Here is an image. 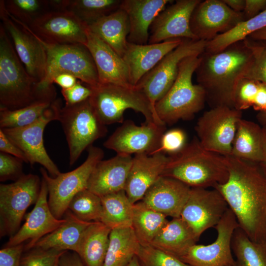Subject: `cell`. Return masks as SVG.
Masks as SVG:
<instances>
[{
  "label": "cell",
  "instance_id": "cell-30",
  "mask_svg": "<svg viewBox=\"0 0 266 266\" xmlns=\"http://www.w3.org/2000/svg\"><path fill=\"white\" fill-rule=\"evenodd\" d=\"M118 55L123 57L127 48L130 26L126 12L119 8L88 26Z\"/></svg>",
  "mask_w": 266,
  "mask_h": 266
},
{
  "label": "cell",
  "instance_id": "cell-9",
  "mask_svg": "<svg viewBox=\"0 0 266 266\" xmlns=\"http://www.w3.org/2000/svg\"><path fill=\"white\" fill-rule=\"evenodd\" d=\"M85 161L72 171L61 173L53 177L43 167L40 169L47 184L48 204L54 216L61 219L68 209L73 198L79 192L88 188V182L96 165L102 160L104 152L100 147L92 145L88 149Z\"/></svg>",
  "mask_w": 266,
  "mask_h": 266
},
{
  "label": "cell",
  "instance_id": "cell-40",
  "mask_svg": "<svg viewBox=\"0 0 266 266\" xmlns=\"http://www.w3.org/2000/svg\"><path fill=\"white\" fill-rule=\"evenodd\" d=\"M3 2L8 14L26 25L52 11L49 0H6Z\"/></svg>",
  "mask_w": 266,
  "mask_h": 266
},
{
  "label": "cell",
  "instance_id": "cell-11",
  "mask_svg": "<svg viewBox=\"0 0 266 266\" xmlns=\"http://www.w3.org/2000/svg\"><path fill=\"white\" fill-rule=\"evenodd\" d=\"M207 41L183 39L182 43L166 54L135 86L141 90L154 106L168 91L175 82L179 66L185 58L200 55L205 51Z\"/></svg>",
  "mask_w": 266,
  "mask_h": 266
},
{
  "label": "cell",
  "instance_id": "cell-5",
  "mask_svg": "<svg viewBox=\"0 0 266 266\" xmlns=\"http://www.w3.org/2000/svg\"><path fill=\"white\" fill-rule=\"evenodd\" d=\"M200 59V55L183 59L173 84L155 103L157 117L166 125L180 120H190L203 108L206 102L204 91L200 85L192 82L193 75Z\"/></svg>",
  "mask_w": 266,
  "mask_h": 266
},
{
  "label": "cell",
  "instance_id": "cell-45",
  "mask_svg": "<svg viewBox=\"0 0 266 266\" xmlns=\"http://www.w3.org/2000/svg\"><path fill=\"white\" fill-rule=\"evenodd\" d=\"M64 252L33 248L22 256L21 266H54Z\"/></svg>",
  "mask_w": 266,
  "mask_h": 266
},
{
  "label": "cell",
  "instance_id": "cell-47",
  "mask_svg": "<svg viewBox=\"0 0 266 266\" xmlns=\"http://www.w3.org/2000/svg\"><path fill=\"white\" fill-rule=\"evenodd\" d=\"M23 161L14 156L0 152V181L16 180L23 173Z\"/></svg>",
  "mask_w": 266,
  "mask_h": 266
},
{
  "label": "cell",
  "instance_id": "cell-28",
  "mask_svg": "<svg viewBox=\"0 0 266 266\" xmlns=\"http://www.w3.org/2000/svg\"><path fill=\"white\" fill-rule=\"evenodd\" d=\"M64 215L65 222L55 230L41 238L33 248L61 251L69 250L78 253L83 236L92 222L79 219L68 209Z\"/></svg>",
  "mask_w": 266,
  "mask_h": 266
},
{
  "label": "cell",
  "instance_id": "cell-57",
  "mask_svg": "<svg viewBox=\"0 0 266 266\" xmlns=\"http://www.w3.org/2000/svg\"><path fill=\"white\" fill-rule=\"evenodd\" d=\"M263 127V152L264 158L263 161L260 163L266 173V127Z\"/></svg>",
  "mask_w": 266,
  "mask_h": 266
},
{
  "label": "cell",
  "instance_id": "cell-41",
  "mask_svg": "<svg viewBox=\"0 0 266 266\" xmlns=\"http://www.w3.org/2000/svg\"><path fill=\"white\" fill-rule=\"evenodd\" d=\"M68 209L86 222H100L102 206L101 198L88 189L78 193L71 200Z\"/></svg>",
  "mask_w": 266,
  "mask_h": 266
},
{
  "label": "cell",
  "instance_id": "cell-15",
  "mask_svg": "<svg viewBox=\"0 0 266 266\" xmlns=\"http://www.w3.org/2000/svg\"><path fill=\"white\" fill-rule=\"evenodd\" d=\"M239 227L234 213L229 208L215 227L217 236L208 245L195 244L180 259L191 266H236L232 253V241Z\"/></svg>",
  "mask_w": 266,
  "mask_h": 266
},
{
  "label": "cell",
  "instance_id": "cell-26",
  "mask_svg": "<svg viewBox=\"0 0 266 266\" xmlns=\"http://www.w3.org/2000/svg\"><path fill=\"white\" fill-rule=\"evenodd\" d=\"M183 39H174L144 45L128 42L122 58L128 68L131 85L134 87L166 54L179 46Z\"/></svg>",
  "mask_w": 266,
  "mask_h": 266
},
{
  "label": "cell",
  "instance_id": "cell-29",
  "mask_svg": "<svg viewBox=\"0 0 266 266\" xmlns=\"http://www.w3.org/2000/svg\"><path fill=\"white\" fill-rule=\"evenodd\" d=\"M199 239L181 217L173 218L163 227L150 245L180 259Z\"/></svg>",
  "mask_w": 266,
  "mask_h": 266
},
{
  "label": "cell",
  "instance_id": "cell-51",
  "mask_svg": "<svg viewBox=\"0 0 266 266\" xmlns=\"http://www.w3.org/2000/svg\"><path fill=\"white\" fill-rule=\"evenodd\" d=\"M266 9V0H245L243 12L245 20L253 18Z\"/></svg>",
  "mask_w": 266,
  "mask_h": 266
},
{
  "label": "cell",
  "instance_id": "cell-18",
  "mask_svg": "<svg viewBox=\"0 0 266 266\" xmlns=\"http://www.w3.org/2000/svg\"><path fill=\"white\" fill-rule=\"evenodd\" d=\"M26 26L48 43L86 45L87 42L88 25L68 10L48 11Z\"/></svg>",
  "mask_w": 266,
  "mask_h": 266
},
{
  "label": "cell",
  "instance_id": "cell-60",
  "mask_svg": "<svg viewBox=\"0 0 266 266\" xmlns=\"http://www.w3.org/2000/svg\"><path fill=\"white\" fill-rule=\"evenodd\" d=\"M59 260L55 264L54 266H60L59 265Z\"/></svg>",
  "mask_w": 266,
  "mask_h": 266
},
{
  "label": "cell",
  "instance_id": "cell-1",
  "mask_svg": "<svg viewBox=\"0 0 266 266\" xmlns=\"http://www.w3.org/2000/svg\"><path fill=\"white\" fill-rule=\"evenodd\" d=\"M228 180L216 186L234 213L239 227L266 248V173L260 163L226 157Z\"/></svg>",
  "mask_w": 266,
  "mask_h": 266
},
{
  "label": "cell",
  "instance_id": "cell-42",
  "mask_svg": "<svg viewBox=\"0 0 266 266\" xmlns=\"http://www.w3.org/2000/svg\"><path fill=\"white\" fill-rule=\"evenodd\" d=\"M242 41L252 56L250 65L243 78L256 80L266 85V41L249 37Z\"/></svg>",
  "mask_w": 266,
  "mask_h": 266
},
{
  "label": "cell",
  "instance_id": "cell-32",
  "mask_svg": "<svg viewBox=\"0 0 266 266\" xmlns=\"http://www.w3.org/2000/svg\"><path fill=\"white\" fill-rule=\"evenodd\" d=\"M111 231L101 222H92L88 227L77 254L84 266H103Z\"/></svg>",
  "mask_w": 266,
  "mask_h": 266
},
{
  "label": "cell",
  "instance_id": "cell-7",
  "mask_svg": "<svg viewBox=\"0 0 266 266\" xmlns=\"http://www.w3.org/2000/svg\"><path fill=\"white\" fill-rule=\"evenodd\" d=\"M92 88L91 102L105 125L122 123L124 113L129 109L141 113L145 122L165 125L159 119L147 96L136 87L99 84Z\"/></svg>",
  "mask_w": 266,
  "mask_h": 266
},
{
  "label": "cell",
  "instance_id": "cell-48",
  "mask_svg": "<svg viewBox=\"0 0 266 266\" xmlns=\"http://www.w3.org/2000/svg\"><path fill=\"white\" fill-rule=\"evenodd\" d=\"M80 80L72 87L62 89L61 93L66 101L65 105H72L81 103L90 99L93 94V88Z\"/></svg>",
  "mask_w": 266,
  "mask_h": 266
},
{
  "label": "cell",
  "instance_id": "cell-12",
  "mask_svg": "<svg viewBox=\"0 0 266 266\" xmlns=\"http://www.w3.org/2000/svg\"><path fill=\"white\" fill-rule=\"evenodd\" d=\"M61 101L56 100L35 122L25 127L1 129L5 134L25 154L31 166L37 163L43 166L51 176L61 173L58 167L47 153L43 142V132L46 125L59 121Z\"/></svg>",
  "mask_w": 266,
  "mask_h": 266
},
{
  "label": "cell",
  "instance_id": "cell-46",
  "mask_svg": "<svg viewBox=\"0 0 266 266\" xmlns=\"http://www.w3.org/2000/svg\"><path fill=\"white\" fill-rule=\"evenodd\" d=\"M187 143L185 132L180 128H174L163 133L155 154L162 153L170 156L178 152Z\"/></svg>",
  "mask_w": 266,
  "mask_h": 266
},
{
  "label": "cell",
  "instance_id": "cell-3",
  "mask_svg": "<svg viewBox=\"0 0 266 266\" xmlns=\"http://www.w3.org/2000/svg\"><path fill=\"white\" fill-rule=\"evenodd\" d=\"M162 176L177 179L191 188H214L228 180L226 157L205 149L194 136L180 151L168 156Z\"/></svg>",
  "mask_w": 266,
  "mask_h": 266
},
{
  "label": "cell",
  "instance_id": "cell-25",
  "mask_svg": "<svg viewBox=\"0 0 266 266\" xmlns=\"http://www.w3.org/2000/svg\"><path fill=\"white\" fill-rule=\"evenodd\" d=\"M132 161V155L123 154L100 161L91 175L87 189L100 197L125 190Z\"/></svg>",
  "mask_w": 266,
  "mask_h": 266
},
{
  "label": "cell",
  "instance_id": "cell-10",
  "mask_svg": "<svg viewBox=\"0 0 266 266\" xmlns=\"http://www.w3.org/2000/svg\"><path fill=\"white\" fill-rule=\"evenodd\" d=\"M41 184L38 176L30 173L0 185V237H11L17 232L26 211L38 198Z\"/></svg>",
  "mask_w": 266,
  "mask_h": 266
},
{
  "label": "cell",
  "instance_id": "cell-2",
  "mask_svg": "<svg viewBox=\"0 0 266 266\" xmlns=\"http://www.w3.org/2000/svg\"><path fill=\"white\" fill-rule=\"evenodd\" d=\"M195 70L198 84L204 91L211 108L233 107V96L238 81L244 77L252 61L250 49L243 41L216 53L204 52Z\"/></svg>",
  "mask_w": 266,
  "mask_h": 266
},
{
  "label": "cell",
  "instance_id": "cell-39",
  "mask_svg": "<svg viewBox=\"0 0 266 266\" xmlns=\"http://www.w3.org/2000/svg\"><path fill=\"white\" fill-rule=\"evenodd\" d=\"M122 0H69L67 10L87 25L120 8Z\"/></svg>",
  "mask_w": 266,
  "mask_h": 266
},
{
  "label": "cell",
  "instance_id": "cell-53",
  "mask_svg": "<svg viewBox=\"0 0 266 266\" xmlns=\"http://www.w3.org/2000/svg\"><path fill=\"white\" fill-rule=\"evenodd\" d=\"M78 79L74 75L62 73L58 74L53 80V83L60 86L62 89H67L73 87L77 82Z\"/></svg>",
  "mask_w": 266,
  "mask_h": 266
},
{
  "label": "cell",
  "instance_id": "cell-27",
  "mask_svg": "<svg viewBox=\"0 0 266 266\" xmlns=\"http://www.w3.org/2000/svg\"><path fill=\"white\" fill-rule=\"evenodd\" d=\"M170 0H122L120 8L127 13L130 30L128 42L144 45L148 43L150 28Z\"/></svg>",
  "mask_w": 266,
  "mask_h": 266
},
{
  "label": "cell",
  "instance_id": "cell-8",
  "mask_svg": "<svg viewBox=\"0 0 266 266\" xmlns=\"http://www.w3.org/2000/svg\"><path fill=\"white\" fill-rule=\"evenodd\" d=\"M59 121L66 135L70 166L78 160L85 150L97 139L105 136L107 132L106 125L99 118L90 98L78 104L62 107Z\"/></svg>",
  "mask_w": 266,
  "mask_h": 266
},
{
  "label": "cell",
  "instance_id": "cell-21",
  "mask_svg": "<svg viewBox=\"0 0 266 266\" xmlns=\"http://www.w3.org/2000/svg\"><path fill=\"white\" fill-rule=\"evenodd\" d=\"M48 190L45 180L42 178L38 198L33 209L25 216V222L16 233L10 237L5 246L23 243L24 251L32 249L41 238L51 233L66 221L65 218H56L52 213L48 201Z\"/></svg>",
  "mask_w": 266,
  "mask_h": 266
},
{
  "label": "cell",
  "instance_id": "cell-33",
  "mask_svg": "<svg viewBox=\"0 0 266 266\" xmlns=\"http://www.w3.org/2000/svg\"><path fill=\"white\" fill-rule=\"evenodd\" d=\"M140 246L132 227L112 229L103 266H127Z\"/></svg>",
  "mask_w": 266,
  "mask_h": 266
},
{
  "label": "cell",
  "instance_id": "cell-49",
  "mask_svg": "<svg viewBox=\"0 0 266 266\" xmlns=\"http://www.w3.org/2000/svg\"><path fill=\"white\" fill-rule=\"evenodd\" d=\"M23 243L5 246L0 250V266H21Z\"/></svg>",
  "mask_w": 266,
  "mask_h": 266
},
{
  "label": "cell",
  "instance_id": "cell-37",
  "mask_svg": "<svg viewBox=\"0 0 266 266\" xmlns=\"http://www.w3.org/2000/svg\"><path fill=\"white\" fill-rule=\"evenodd\" d=\"M232 249L236 266H266V248L252 241L239 227L233 232Z\"/></svg>",
  "mask_w": 266,
  "mask_h": 266
},
{
  "label": "cell",
  "instance_id": "cell-4",
  "mask_svg": "<svg viewBox=\"0 0 266 266\" xmlns=\"http://www.w3.org/2000/svg\"><path fill=\"white\" fill-rule=\"evenodd\" d=\"M38 83L27 72L2 24L0 25V109H19L41 100L45 96Z\"/></svg>",
  "mask_w": 266,
  "mask_h": 266
},
{
  "label": "cell",
  "instance_id": "cell-23",
  "mask_svg": "<svg viewBox=\"0 0 266 266\" xmlns=\"http://www.w3.org/2000/svg\"><path fill=\"white\" fill-rule=\"evenodd\" d=\"M191 188L173 178L161 176L141 200L155 210L173 218L180 217Z\"/></svg>",
  "mask_w": 266,
  "mask_h": 266
},
{
  "label": "cell",
  "instance_id": "cell-44",
  "mask_svg": "<svg viewBox=\"0 0 266 266\" xmlns=\"http://www.w3.org/2000/svg\"><path fill=\"white\" fill-rule=\"evenodd\" d=\"M260 82L246 78L237 83L233 96V107L242 111L252 106Z\"/></svg>",
  "mask_w": 266,
  "mask_h": 266
},
{
  "label": "cell",
  "instance_id": "cell-20",
  "mask_svg": "<svg viewBox=\"0 0 266 266\" xmlns=\"http://www.w3.org/2000/svg\"><path fill=\"white\" fill-rule=\"evenodd\" d=\"M200 0H178L167 5L156 17L149 29L148 44L174 39H197L192 33L190 21Z\"/></svg>",
  "mask_w": 266,
  "mask_h": 266
},
{
  "label": "cell",
  "instance_id": "cell-24",
  "mask_svg": "<svg viewBox=\"0 0 266 266\" xmlns=\"http://www.w3.org/2000/svg\"><path fill=\"white\" fill-rule=\"evenodd\" d=\"M167 161L168 156L162 153L151 155L136 154L133 157L125 190L133 204L141 200L149 188L162 176Z\"/></svg>",
  "mask_w": 266,
  "mask_h": 266
},
{
  "label": "cell",
  "instance_id": "cell-55",
  "mask_svg": "<svg viewBox=\"0 0 266 266\" xmlns=\"http://www.w3.org/2000/svg\"><path fill=\"white\" fill-rule=\"evenodd\" d=\"M225 3L235 12H243L245 0H223Z\"/></svg>",
  "mask_w": 266,
  "mask_h": 266
},
{
  "label": "cell",
  "instance_id": "cell-58",
  "mask_svg": "<svg viewBox=\"0 0 266 266\" xmlns=\"http://www.w3.org/2000/svg\"><path fill=\"white\" fill-rule=\"evenodd\" d=\"M256 117L261 126L266 127V111L259 112Z\"/></svg>",
  "mask_w": 266,
  "mask_h": 266
},
{
  "label": "cell",
  "instance_id": "cell-6",
  "mask_svg": "<svg viewBox=\"0 0 266 266\" xmlns=\"http://www.w3.org/2000/svg\"><path fill=\"white\" fill-rule=\"evenodd\" d=\"M30 31L41 43L46 53L45 75L43 79L38 84L40 93L46 96L56 95L53 80L58 74L62 73L71 74L92 88L99 85L97 69L91 54L86 45L48 43Z\"/></svg>",
  "mask_w": 266,
  "mask_h": 266
},
{
  "label": "cell",
  "instance_id": "cell-56",
  "mask_svg": "<svg viewBox=\"0 0 266 266\" xmlns=\"http://www.w3.org/2000/svg\"><path fill=\"white\" fill-rule=\"evenodd\" d=\"M248 37L254 40L266 41V28L251 34Z\"/></svg>",
  "mask_w": 266,
  "mask_h": 266
},
{
  "label": "cell",
  "instance_id": "cell-38",
  "mask_svg": "<svg viewBox=\"0 0 266 266\" xmlns=\"http://www.w3.org/2000/svg\"><path fill=\"white\" fill-rule=\"evenodd\" d=\"M55 100H41L15 110L0 109V129L21 128L33 123Z\"/></svg>",
  "mask_w": 266,
  "mask_h": 266
},
{
  "label": "cell",
  "instance_id": "cell-14",
  "mask_svg": "<svg viewBox=\"0 0 266 266\" xmlns=\"http://www.w3.org/2000/svg\"><path fill=\"white\" fill-rule=\"evenodd\" d=\"M0 18L27 72L39 83L44 78L46 69L44 47L25 25L8 14L3 0L0 1Z\"/></svg>",
  "mask_w": 266,
  "mask_h": 266
},
{
  "label": "cell",
  "instance_id": "cell-31",
  "mask_svg": "<svg viewBox=\"0 0 266 266\" xmlns=\"http://www.w3.org/2000/svg\"><path fill=\"white\" fill-rule=\"evenodd\" d=\"M231 156L261 163L264 158L263 127L253 121L241 119L237 124Z\"/></svg>",
  "mask_w": 266,
  "mask_h": 266
},
{
  "label": "cell",
  "instance_id": "cell-52",
  "mask_svg": "<svg viewBox=\"0 0 266 266\" xmlns=\"http://www.w3.org/2000/svg\"><path fill=\"white\" fill-rule=\"evenodd\" d=\"M60 266H84L81 258L75 252L65 251L59 259Z\"/></svg>",
  "mask_w": 266,
  "mask_h": 266
},
{
  "label": "cell",
  "instance_id": "cell-35",
  "mask_svg": "<svg viewBox=\"0 0 266 266\" xmlns=\"http://www.w3.org/2000/svg\"><path fill=\"white\" fill-rule=\"evenodd\" d=\"M102 211L100 222L112 229L132 227L133 204L125 190L100 197Z\"/></svg>",
  "mask_w": 266,
  "mask_h": 266
},
{
  "label": "cell",
  "instance_id": "cell-43",
  "mask_svg": "<svg viewBox=\"0 0 266 266\" xmlns=\"http://www.w3.org/2000/svg\"><path fill=\"white\" fill-rule=\"evenodd\" d=\"M137 256L142 266H191L178 258L151 245L141 246Z\"/></svg>",
  "mask_w": 266,
  "mask_h": 266
},
{
  "label": "cell",
  "instance_id": "cell-16",
  "mask_svg": "<svg viewBox=\"0 0 266 266\" xmlns=\"http://www.w3.org/2000/svg\"><path fill=\"white\" fill-rule=\"evenodd\" d=\"M166 126L147 122L138 126L133 120H127L109 136L103 146L117 154L151 155L159 149Z\"/></svg>",
  "mask_w": 266,
  "mask_h": 266
},
{
  "label": "cell",
  "instance_id": "cell-13",
  "mask_svg": "<svg viewBox=\"0 0 266 266\" xmlns=\"http://www.w3.org/2000/svg\"><path fill=\"white\" fill-rule=\"evenodd\" d=\"M242 111L228 106L211 108L199 118L195 130L205 149L227 157L231 155L232 144Z\"/></svg>",
  "mask_w": 266,
  "mask_h": 266
},
{
  "label": "cell",
  "instance_id": "cell-36",
  "mask_svg": "<svg viewBox=\"0 0 266 266\" xmlns=\"http://www.w3.org/2000/svg\"><path fill=\"white\" fill-rule=\"evenodd\" d=\"M266 28V9L255 17L245 20L228 32L207 41L205 52L216 53L235 43L241 41L251 34Z\"/></svg>",
  "mask_w": 266,
  "mask_h": 266
},
{
  "label": "cell",
  "instance_id": "cell-54",
  "mask_svg": "<svg viewBox=\"0 0 266 266\" xmlns=\"http://www.w3.org/2000/svg\"><path fill=\"white\" fill-rule=\"evenodd\" d=\"M252 107L259 112L266 111V85L261 82Z\"/></svg>",
  "mask_w": 266,
  "mask_h": 266
},
{
  "label": "cell",
  "instance_id": "cell-19",
  "mask_svg": "<svg viewBox=\"0 0 266 266\" xmlns=\"http://www.w3.org/2000/svg\"><path fill=\"white\" fill-rule=\"evenodd\" d=\"M245 20L243 12L232 10L223 0L201 1L191 18V29L197 39L209 41Z\"/></svg>",
  "mask_w": 266,
  "mask_h": 266
},
{
  "label": "cell",
  "instance_id": "cell-59",
  "mask_svg": "<svg viewBox=\"0 0 266 266\" xmlns=\"http://www.w3.org/2000/svg\"><path fill=\"white\" fill-rule=\"evenodd\" d=\"M127 266H142L137 256H134Z\"/></svg>",
  "mask_w": 266,
  "mask_h": 266
},
{
  "label": "cell",
  "instance_id": "cell-50",
  "mask_svg": "<svg viewBox=\"0 0 266 266\" xmlns=\"http://www.w3.org/2000/svg\"><path fill=\"white\" fill-rule=\"evenodd\" d=\"M0 151L14 156L28 163L24 152L8 138L1 129H0Z\"/></svg>",
  "mask_w": 266,
  "mask_h": 266
},
{
  "label": "cell",
  "instance_id": "cell-17",
  "mask_svg": "<svg viewBox=\"0 0 266 266\" xmlns=\"http://www.w3.org/2000/svg\"><path fill=\"white\" fill-rule=\"evenodd\" d=\"M228 208L226 200L217 190L191 188L180 217L199 239L206 230L218 224Z\"/></svg>",
  "mask_w": 266,
  "mask_h": 266
},
{
  "label": "cell",
  "instance_id": "cell-22",
  "mask_svg": "<svg viewBox=\"0 0 266 266\" xmlns=\"http://www.w3.org/2000/svg\"><path fill=\"white\" fill-rule=\"evenodd\" d=\"M87 37L86 46L94 59L99 84L132 87L128 68L123 58L88 27Z\"/></svg>",
  "mask_w": 266,
  "mask_h": 266
},
{
  "label": "cell",
  "instance_id": "cell-34",
  "mask_svg": "<svg viewBox=\"0 0 266 266\" xmlns=\"http://www.w3.org/2000/svg\"><path fill=\"white\" fill-rule=\"evenodd\" d=\"M168 222L166 216L142 200L133 204L132 227L141 246L150 245Z\"/></svg>",
  "mask_w": 266,
  "mask_h": 266
}]
</instances>
